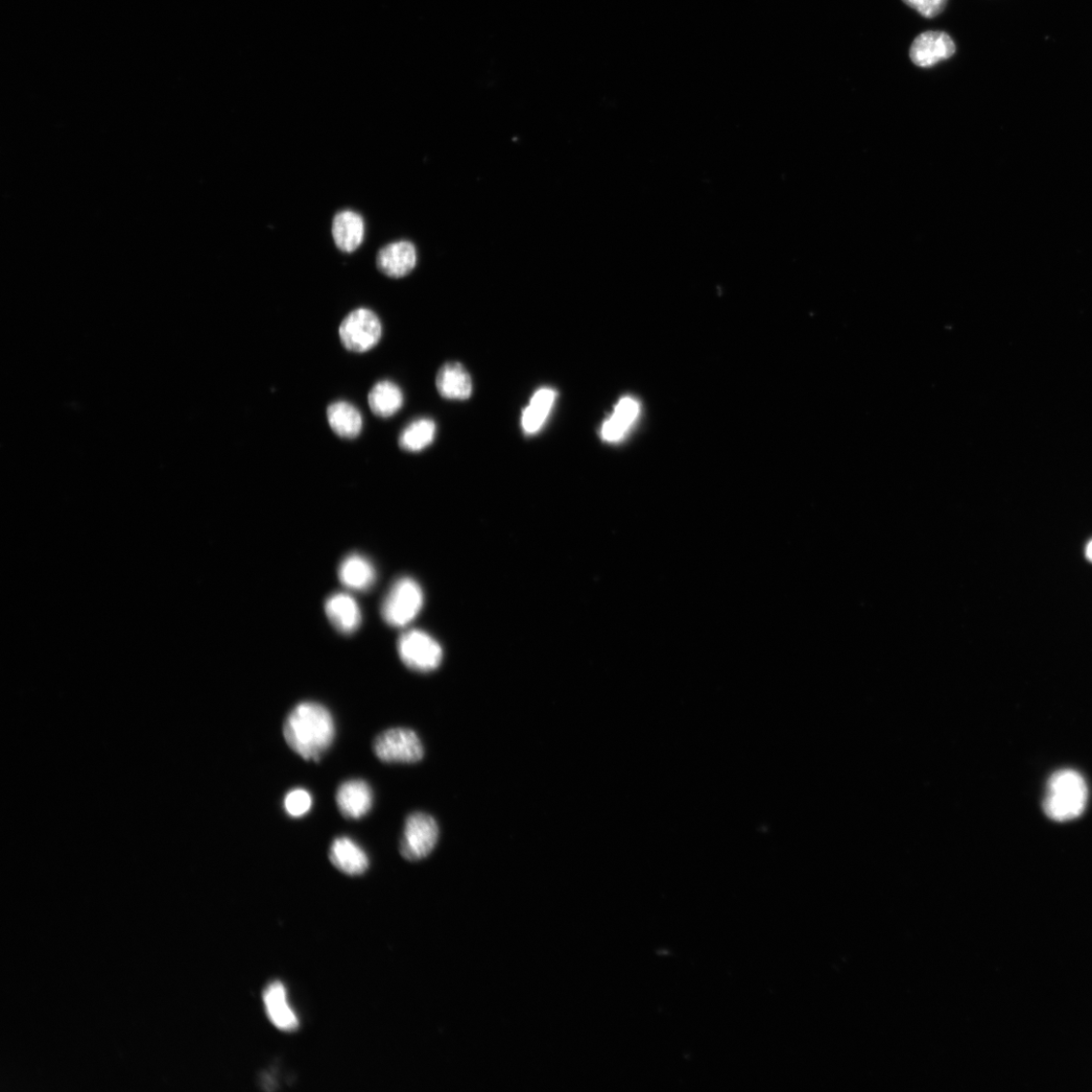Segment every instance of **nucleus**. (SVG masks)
<instances>
[{"mask_svg":"<svg viewBox=\"0 0 1092 1092\" xmlns=\"http://www.w3.org/2000/svg\"><path fill=\"white\" fill-rule=\"evenodd\" d=\"M435 434L436 426L433 420L418 419L402 431L399 438V445L408 453H419L433 443Z\"/></svg>","mask_w":1092,"mask_h":1092,"instance_id":"412c9836","label":"nucleus"},{"mask_svg":"<svg viewBox=\"0 0 1092 1092\" xmlns=\"http://www.w3.org/2000/svg\"><path fill=\"white\" fill-rule=\"evenodd\" d=\"M328 423L331 430L339 437L353 439L358 437L364 426V420L358 408L347 401L331 403L327 409Z\"/></svg>","mask_w":1092,"mask_h":1092,"instance_id":"dca6fc26","label":"nucleus"},{"mask_svg":"<svg viewBox=\"0 0 1092 1092\" xmlns=\"http://www.w3.org/2000/svg\"><path fill=\"white\" fill-rule=\"evenodd\" d=\"M956 52V45L945 32H924L918 35L910 50L913 63L918 67L929 68L951 58Z\"/></svg>","mask_w":1092,"mask_h":1092,"instance_id":"6e6552de","label":"nucleus"},{"mask_svg":"<svg viewBox=\"0 0 1092 1092\" xmlns=\"http://www.w3.org/2000/svg\"><path fill=\"white\" fill-rule=\"evenodd\" d=\"M338 575L340 582L353 591H368L376 580L373 564L359 554L349 555L341 562Z\"/></svg>","mask_w":1092,"mask_h":1092,"instance_id":"2eb2a0df","label":"nucleus"},{"mask_svg":"<svg viewBox=\"0 0 1092 1092\" xmlns=\"http://www.w3.org/2000/svg\"><path fill=\"white\" fill-rule=\"evenodd\" d=\"M329 858L339 871L350 876L362 875L369 867L365 850L347 837L337 838L332 843Z\"/></svg>","mask_w":1092,"mask_h":1092,"instance_id":"f8f14e48","label":"nucleus"},{"mask_svg":"<svg viewBox=\"0 0 1092 1092\" xmlns=\"http://www.w3.org/2000/svg\"><path fill=\"white\" fill-rule=\"evenodd\" d=\"M289 747L305 761L319 762L336 738V723L330 711L316 702H302L283 724Z\"/></svg>","mask_w":1092,"mask_h":1092,"instance_id":"f257e3e1","label":"nucleus"},{"mask_svg":"<svg viewBox=\"0 0 1092 1092\" xmlns=\"http://www.w3.org/2000/svg\"><path fill=\"white\" fill-rule=\"evenodd\" d=\"M382 323L377 315L361 307L346 316L339 328L342 345L349 351L364 353L377 345L382 338Z\"/></svg>","mask_w":1092,"mask_h":1092,"instance_id":"423d86ee","label":"nucleus"},{"mask_svg":"<svg viewBox=\"0 0 1092 1092\" xmlns=\"http://www.w3.org/2000/svg\"><path fill=\"white\" fill-rule=\"evenodd\" d=\"M423 602L420 585L411 578H401L393 584L383 601V619L391 626L405 627L419 615Z\"/></svg>","mask_w":1092,"mask_h":1092,"instance_id":"7ed1b4c3","label":"nucleus"},{"mask_svg":"<svg viewBox=\"0 0 1092 1092\" xmlns=\"http://www.w3.org/2000/svg\"><path fill=\"white\" fill-rule=\"evenodd\" d=\"M312 796L306 790L298 788L289 792L284 798V810L292 818H302L310 812Z\"/></svg>","mask_w":1092,"mask_h":1092,"instance_id":"4be33fe9","label":"nucleus"},{"mask_svg":"<svg viewBox=\"0 0 1092 1092\" xmlns=\"http://www.w3.org/2000/svg\"><path fill=\"white\" fill-rule=\"evenodd\" d=\"M325 611L331 625L341 633L351 634L362 625L361 608L346 593L331 595L325 603Z\"/></svg>","mask_w":1092,"mask_h":1092,"instance_id":"9b49d317","label":"nucleus"},{"mask_svg":"<svg viewBox=\"0 0 1092 1092\" xmlns=\"http://www.w3.org/2000/svg\"><path fill=\"white\" fill-rule=\"evenodd\" d=\"M332 235L338 249L351 253L364 242L365 221L359 212L339 211L332 224Z\"/></svg>","mask_w":1092,"mask_h":1092,"instance_id":"4468645a","label":"nucleus"},{"mask_svg":"<svg viewBox=\"0 0 1092 1092\" xmlns=\"http://www.w3.org/2000/svg\"><path fill=\"white\" fill-rule=\"evenodd\" d=\"M398 651L408 668L421 673L436 670L443 658V651L437 640L429 633L416 629L400 636Z\"/></svg>","mask_w":1092,"mask_h":1092,"instance_id":"20e7f679","label":"nucleus"},{"mask_svg":"<svg viewBox=\"0 0 1092 1092\" xmlns=\"http://www.w3.org/2000/svg\"><path fill=\"white\" fill-rule=\"evenodd\" d=\"M1088 789L1083 777L1074 770H1061L1048 781L1044 812L1055 821L1072 820L1085 810Z\"/></svg>","mask_w":1092,"mask_h":1092,"instance_id":"f03ea898","label":"nucleus"},{"mask_svg":"<svg viewBox=\"0 0 1092 1092\" xmlns=\"http://www.w3.org/2000/svg\"><path fill=\"white\" fill-rule=\"evenodd\" d=\"M1086 557L1092 562V541L1089 542L1086 548Z\"/></svg>","mask_w":1092,"mask_h":1092,"instance_id":"b1692460","label":"nucleus"},{"mask_svg":"<svg viewBox=\"0 0 1092 1092\" xmlns=\"http://www.w3.org/2000/svg\"><path fill=\"white\" fill-rule=\"evenodd\" d=\"M337 803L344 818L360 819L370 812L373 793L366 781L349 780L338 788Z\"/></svg>","mask_w":1092,"mask_h":1092,"instance_id":"1a4fd4ad","label":"nucleus"},{"mask_svg":"<svg viewBox=\"0 0 1092 1092\" xmlns=\"http://www.w3.org/2000/svg\"><path fill=\"white\" fill-rule=\"evenodd\" d=\"M417 265V251L409 241L388 244L378 251L376 266L384 274L394 278L408 275Z\"/></svg>","mask_w":1092,"mask_h":1092,"instance_id":"9d476101","label":"nucleus"},{"mask_svg":"<svg viewBox=\"0 0 1092 1092\" xmlns=\"http://www.w3.org/2000/svg\"><path fill=\"white\" fill-rule=\"evenodd\" d=\"M375 755L389 764H413L424 756L423 745L415 731L391 728L378 734L373 742Z\"/></svg>","mask_w":1092,"mask_h":1092,"instance_id":"39448f33","label":"nucleus"},{"mask_svg":"<svg viewBox=\"0 0 1092 1092\" xmlns=\"http://www.w3.org/2000/svg\"><path fill=\"white\" fill-rule=\"evenodd\" d=\"M369 408L372 413L381 418L395 415L402 406L403 396L401 389L393 382L383 381L372 387L369 394Z\"/></svg>","mask_w":1092,"mask_h":1092,"instance_id":"aec40b11","label":"nucleus"},{"mask_svg":"<svg viewBox=\"0 0 1092 1092\" xmlns=\"http://www.w3.org/2000/svg\"><path fill=\"white\" fill-rule=\"evenodd\" d=\"M638 415V401L630 397L622 399L617 402L613 414L602 425V439L607 442H617L623 439Z\"/></svg>","mask_w":1092,"mask_h":1092,"instance_id":"f3484780","label":"nucleus"},{"mask_svg":"<svg viewBox=\"0 0 1092 1092\" xmlns=\"http://www.w3.org/2000/svg\"><path fill=\"white\" fill-rule=\"evenodd\" d=\"M438 837V824L433 817L423 813L409 816L400 846L401 856L411 862L429 857L436 847Z\"/></svg>","mask_w":1092,"mask_h":1092,"instance_id":"0eeeda50","label":"nucleus"},{"mask_svg":"<svg viewBox=\"0 0 1092 1092\" xmlns=\"http://www.w3.org/2000/svg\"><path fill=\"white\" fill-rule=\"evenodd\" d=\"M264 1001L274 1027L283 1032H294L299 1028V1018L289 1005L287 990L282 983L270 984L265 991Z\"/></svg>","mask_w":1092,"mask_h":1092,"instance_id":"ddd939ff","label":"nucleus"},{"mask_svg":"<svg viewBox=\"0 0 1092 1092\" xmlns=\"http://www.w3.org/2000/svg\"><path fill=\"white\" fill-rule=\"evenodd\" d=\"M436 387L439 394L450 400H466L471 395V378L466 369L460 364L451 363L444 365L436 377Z\"/></svg>","mask_w":1092,"mask_h":1092,"instance_id":"a211bd4d","label":"nucleus"},{"mask_svg":"<svg viewBox=\"0 0 1092 1092\" xmlns=\"http://www.w3.org/2000/svg\"><path fill=\"white\" fill-rule=\"evenodd\" d=\"M557 393L553 389L538 390L532 397L529 407L522 414V429L528 434H535L541 429L556 401Z\"/></svg>","mask_w":1092,"mask_h":1092,"instance_id":"6ab92c4d","label":"nucleus"},{"mask_svg":"<svg viewBox=\"0 0 1092 1092\" xmlns=\"http://www.w3.org/2000/svg\"><path fill=\"white\" fill-rule=\"evenodd\" d=\"M902 2L922 16L933 18L944 12L947 0H902Z\"/></svg>","mask_w":1092,"mask_h":1092,"instance_id":"5701e85b","label":"nucleus"}]
</instances>
